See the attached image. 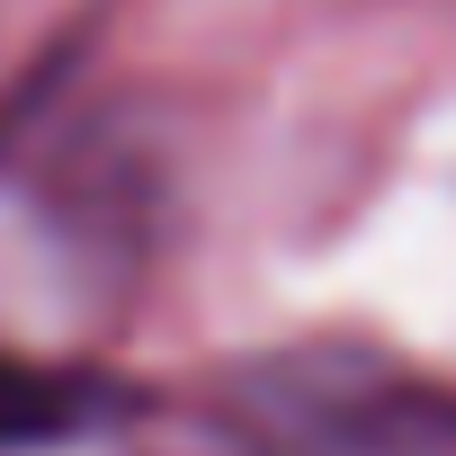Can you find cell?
I'll return each instance as SVG.
<instances>
[{"label":"cell","mask_w":456,"mask_h":456,"mask_svg":"<svg viewBox=\"0 0 456 456\" xmlns=\"http://www.w3.org/2000/svg\"><path fill=\"white\" fill-rule=\"evenodd\" d=\"M108 420H134V394L99 367H63V358H28L0 349V456L28 447H72Z\"/></svg>","instance_id":"cell-2"},{"label":"cell","mask_w":456,"mask_h":456,"mask_svg":"<svg viewBox=\"0 0 456 456\" xmlns=\"http://www.w3.org/2000/svg\"><path fill=\"white\" fill-rule=\"evenodd\" d=\"M143 456H456V385L367 349L296 340L215 367L179 403H134Z\"/></svg>","instance_id":"cell-1"}]
</instances>
